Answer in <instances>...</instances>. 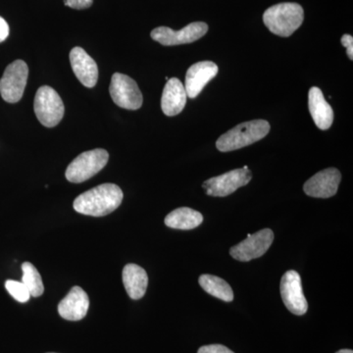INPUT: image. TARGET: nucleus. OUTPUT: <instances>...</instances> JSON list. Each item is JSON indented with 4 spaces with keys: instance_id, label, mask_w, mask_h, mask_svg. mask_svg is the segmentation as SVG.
Returning a JSON list of instances; mask_svg holds the SVG:
<instances>
[{
    "instance_id": "9b49d317",
    "label": "nucleus",
    "mask_w": 353,
    "mask_h": 353,
    "mask_svg": "<svg viewBox=\"0 0 353 353\" xmlns=\"http://www.w3.org/2000/svg\"><path fill=\"white\" fill-rule=\"evenodd\" d=\"M280 290L285 307L292 314L301 316L307 312V301L304 296L301 275L296 271L285 272L281 280Z\"/></svg>"
},
{
    "instance_id": "412c9836",
    "label": "nucleus",
    "mask_w": 353,
    "mask_h": 353,
    "mask_svg": "<svg viewBox=\"0 0 353 353\" xmlns=\"http://www.w3.org/2000/svg\"><path fill=\"white\" fill-rule=\"evenodd\" d=\"M22 283L29 290L31 296L39 297L43 294L44 287L43 280L36 267L30 262L22 264Z\"/></svg>"
},
{
    "instance_id": "1a4fd4ad",
    "label": "nucleus",
    "mask_w": 353,
    "mask_h": 353,
    "mask_svg": "<svg viewBox=\"0 0 353 353\" xmlns=\"http://www.w3.org/2000/svg\"><path fill=\"white\" fill-rule=\"evenodd\" d=\"M274 241V233L270 229H263L254 234H248L245 241L230 250V254L241 262L259 259L268 252Z\"/></svg>"
},
{
    "instance_id": "4468645a",
    "label": "nucleus",
    "mask_w": 353,
    "mask_h": 353,
    "mask_svg": "<svg viewBox=\"0 0 353 353\" xmlns=\"http://www.w3.org/2000/svg\"><path fill=\"white\" fill-rule=\"evenodd\" d=\"M90 299L87 292L80 287L72 288L69 294L60 301L58 312L68 321H80L87 315Z\"/></svg>"
},
{
    "instance_id": "423d86ee",
    "label": "nucleus",
    "mask_w": 353,
    "mask_h": 353,
    "mask_svg": "<svg viewBox=\"0 0 353 353\" xmlns=\"http://www.w3.org/2000/svg\"><path fill=\"white\" fill-rule=\"evenodd\" d=\"M29 68L23 60L9 64L0 79V94L9 103L20 101L27 85Z\"/></svg>"
},
{
    "instance_id": "20e7f679",
    "label": "nucleus",
    "mask_w": 353,
    "mask_h": 353,
    "mask_svg": "<svg viewBox=\"0 0 353 353\" xmlns=\"http://www.w3.org/2000/svg\"><path fill=\"white\" fill-rule=\"evenodd\" d=\"M108 152L97 148L88 150L76 157L66 170V178L71 183H83L97 175L108 164Z\"/></svg>"
},
{
    "instance_id": "2eb2a0df",
    "label": "nucleus",
    "mask_w": 353,
    "mask_h": 353,
    "mask_svg": "<svg viewBox=\"0 0 353 353\" xmlns=\"http://www.w3.org/2000/svg\"><path fill=\"white\" fill-rule=\"evenodd\" d=\"M72 69L85 87L94 88L99 80L97 62L82 48H74L70 52Z\"/></svg>"
},
{
    "instance_id": "a878e982",
    "label": "nucleus",
    "mask_w": 353,
    "mask_h": 353,
    "mask_svg": "<svg viewBox=\"0 0 353 353\" xmlns=\"http://www.w3.org/2000/svg\"><path fill=\"white\" fill-rule=\"evenodd\" d=\"M9 36V26L3 18L0 17V43L6 41Z\"/></svg>"
},
{
    "instance_id": "6ab92c4d",
    "label": "nucleus",
    "mask_w": 353,
    "mask_h": 353,
    "mask_svg": "<svg viewBox=\"0 0 353 353\" xmlns=\"http://www.w3.org/2000/svg\"><path fill=\"white\" fill-rule=\"evenodd\" d=\"M202 222L203 216L201 213L189 208H176L165 218V225L176 230L196 229Z\"/></svg>"
},
{
    "instance_id": "5701e85b",
    "label": "nucleus",
    "mask_w": 353,
    "mask_h": 353,
    "mask_svg": "<svg viewBox=\"0 0 353 353\" xmlns=\"http://www.w3.org/2000/svg\"><path fill=\"white\" fill-rule=\"evenodd\" d=\"M197 353H234L231 350L222 345H204L199 348Z\"/></svg>"
},
{
    "instance_id": "9d476101",
    "label": "nucleus",
    "mask_w": 353,
    "mask_h": 353,
    "mask_svg": "<svg viewBox=\"0 0 353 353\" xmlns=\"http://www.w3.org/2000/svg\"><path fill=\"white\" fill-rule=\"evenodd\" d=\"M208 25L204 22L190 23L180 31H174L168 27H159L153 30L150 36L153 41L162 46H171L179 44L192 43L205 36Z\"/></svg>"
},
{
    "instance_id": "cd10ccee",
    "label": "nucleus",
    "mask_w": 353,
    "mask_h": 353,
    "mask_svg": "<svg viewBox=\"0 0 353 353\" xmlns=\"http://www.w3.org/2000/svg\"><path fill=\"white\" fill-rule=\"evenodd\" d=\"M51 353H52V352H51Z\"/></svg>"
},
{
    "instance_id": "393cba45",
    "label": "nucleus",
    "mask_w": 353,
    "mask_h": 353,
    "mask_svg": "<svg viewBox=\"0 0 353 353\" xmlns=\"http://www.w3.org/2000/svg\"><path fill=\"white\" fill-rule=\"evenodd\" d=\"M343 46L347 48V57L350 60L353 59V38L350 34H343L341 39Z\"/></svg>"
},
{
    "instance_id": "bb28decb",
    "label": "nucleus",
    "mask_w": 353,
    "mask_h": 353,
    "mask_svg": "<svg viewBox=\"0 0 353 353\" xmlns=\"http://www.w3.org/2000/svg\"><path fill=\"white\" fill-rule=\"evenodd\" d=\"M336 353H353L352 350H341Z\"/></svg>"
},
{
    "instance_id": "ddd939ff",
    "label": "nucleus",
    "mask_w": 353,
    "mask_h": 353,
    "mask_svg": "<svg viewBox=\"0 0 353 353\" xmlns=\"http://www.w3.org/2000/svg\"><path fill=\"white\" fill-rule=\"evenodd\" d=\"M218 74V66L212 61H201L190 66L185 75V90L190 99H196L203 88Z\"/></svg>"
},
{
    "instance_id": "dca6fc26",
    "label": "nucleus",
    "mask_w": 353,
    "mask_h": 353,
    "mask_svg": "<svg viewBox=\"0 0 353 353\" xmlns=\"http://www.w3.org/2000/svg\"><path fill=\"white\" fill-rule=\"evenodd\" d=\"M187 97L183 83L176 78L169 79L161 97V108L165 115L172 117L182 112L187 104Z\"/></svg>"
},
{
    "instance_id": "a211bd4d",
    "label": "nucleus",
    "mask_w": 353,
    "mask_h": 353,
    "mask_svg": "<svg viewBox=\"0 0 353 353\" xmlns=\"http://www.w3.org/2000/svg\"><path fill=\"white\" fill-rule=\"evenodd\" d=\"M123 284L132 299H143L148 289V276L145 269L136 264H128L123 269Z\"/></svg>"
},
{
    "instance_id": "b1692460",
    "label": "nucleus",
    "mask_w": 353,
    "mask_h": 353,
    "mask_svg": "<svg viewBox=\"0 0 353 353\" xmlns=\"http://www.w3.org/2000/svg\"><path fill=\"white\" fill-rule=\"evenodd\" d=\"M92 2L94 0H65L64 4L70 8L82 10V9H87L92 6Z\"/></svg>"
},
{
    "instance_id": "f8f14e48",
    "label": "nucleus",
    "mask_w": 353,
    "mask_h": 353,
    "mask_svg": "<svg viewBox=\"0 0 353 353\" xmlns=\"http://www.w3.org/2000/svg\"><path fill=\"white\" fill-rule=\"evenodd\" d=\"M341 181V172L336 168H328L318 172L304 183L303 190L308 196L329 199L336 194Z\"/></svg>"
},
{
    "instance_id": "f257e3e1",
    "label": "nucleus",
    "mask_w": 353,
    "mask_h": 353,
    "mask_svg": "<svg viewBox=\"0 0 353 353\" xmlns=\"http://www.w3.org/2000/svg\"><path fill=\"white\" fill-rule=\"evenodd\" d=\"M122 190L114 183H103L80 194L74 201V209L81 214L101 217L119 208L123 201Z\"/></svg>"
},
{
    "instance_id": "f3484780",
    "label": "nucleus",
    "mask_w": 353,
    "mask_h": 353,
    "mask_svg": "<svg viewBox=\"0 0 353 353\" xmlns=\"http://www.w3.org/2000/svg\"><path fill=\"white\" fill-rule=\"evenodd\" d=\"M308 106L316 126L320 130H328L334 122V110L319 88H310L308 94Z\"/></svg>"
},
{
    "instance_id": "7ed1b4c3",
    "label": "nucleus",
    "mask_w": 353,
    "mask_h": 353,
    "mask_svg": "<svg viewBox=\"0 0 353 353\" xmlns=\"http://www.w3.org/2000/svg\"><path fill=\"white\" fill-rule=\"evenodd\" d=\"M303 7L292 2L276 4L263 14V22L269 31L284 38L292 36L303 24Z\"/></svg>"
},
{
    "instance_id": "aec40b11",
    "label": "nucleus",
    "mask_w": 353,
    "mask_h": 353,
    "mask_svg": "<svg viewBox=\"0 0 353 353\" xmlns=\"http://www.w3.org/2000/svg\"><path fill=\"white\" fill-rule=\"evenodd\" d=\"M199 285L210 296L219 299L225 303L234 301V292L226 281L217 276L204 274L199 279Z\"/></svg>"
},
{
    "instance_id": "f03ea898",
    "label": "nucleus",
    "mask_w": 353,
    "mask_h": 353,
    "mask_svg": "<svg viewBox=\"0 0 353 353\" xmlns=\"http://www.w3.org/2000/svg\"><path fill=\"white\" fill-rule=\"evenodd\" d=\"M270 132V124L265 120H253L241 123L218 139L216 146L222 152L241 150L257 143Z\"/></svg>"
},
{
    "instance_id": "0eeeda50",
    "label": "nucleus",
    "mask_w": 353,
    "mask_h": 353,
    "mask_svg": "<svg viewBox=\"0 0 353 353\" xmlns=\"http://www.w3.org/2000/svg\"><path fill=\"white\" fill-rule=\"evenodd\" d=\"M110 95L114 103L128 110H138L143 105V94L138 83L129 76L115 73L111 78Z\"/></svg>"
},
{
    "instance_id": "4be33fe9",
    "label": "nucleus",
    "mask_w": 353,
    "mask_h": 353,
    "mask_svg": "<svg viewBox=\"0 0 353 353\" xmlns=\"http://www.w3.org/2000/svg\"><path fill=\"white\" fill-rule=\"evenodd\" d=\"M6 288L7 292L21 303H27V301H29L30 297H31L29 290H28L22 282L8 280L6 282Z\"/></svg>"
},
{
    "instance_id": "6e6552de",
    "label": "nucleus",
    "mask_w": 353,
    "mask_h": 353,
    "mask_svg": "<svg viewBox=\"0 0 353 353\" xmlns=\"http://www.w3.org/2000/svg\"><path fill=\"white\" fill-rule=\"evenodd\" d=\"M252 178V173L250 169H236L223 175L208 179L203 183L202 188L208 196L225 197L248 185Z\"/></svg>"
},
{
    "instance_id": "39448f33",
    "label": "nucleus",
    "mask_w": 353,
    "mask_h": 353,
    "mask_svg": "<svg viewBox=\"0 0 353 353\" xmlns=\"http://www.w3.org/2000/svg\"><path fill=\"white\" fill-rule=\"evenodd\" d=\"M34 113L41 125L53 128L59 124L64 115V104L54 88L43 85L34 97Z\"/></svg>"
}]
</instances>
